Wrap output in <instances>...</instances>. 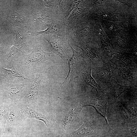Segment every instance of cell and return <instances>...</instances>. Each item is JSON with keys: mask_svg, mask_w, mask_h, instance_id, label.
Segmentation results:
<instances>
[{"mask_svg": "<svg viewBox=\"0 0 137 137\" xmlns=\"http://www.w3.org/2000/svg\"><path fill=\"white\" fill-rule=\"evenodd\" d=\"M30 82L17 84L5 82L2 90L4 100L10 105L22 104Z\"/></svg>", "mask_w": 137, "mask_h": 137, "instance_id": "1", "label": "cell"}, {"mask_svg": "<svg viewBox=\"0 0 137 137\" xmlns=\"http://www.w3.org/2000/svg\"><path fill=\"white\" fill-rule=\"evenodd\" d=\"M108 100L107 95L106 93H104L98 98L84 100L81 101V102L83 108L88 106L93 107L97 113L104 118L106 123L108 134L111 136L113 134V130L109 125L107 116Z\"/></svg>", "mask_w": 137, "mask_h": 137, "instance_id": "2", "label": "cell"}, {"mask_svg": "<svg viewBox=\"0 0 137 137\" xmlns=\"http://www.w3.org/2000/svg\"><path fill=\"white\" fill-rule=\"evenodd\" d=\"M44 37L48 43L52 53L60 56L64 63H67L70 57L68 55L67 50L70 44L66 37L54 36L49 34Z\"/></svg>", "mask_w": 137, "mask_h": 137, "instance_id": "3", "label": "cell"}, {"mask_svg": "<svg viewBox=\"0 0 137 137\" xmlns=\"http://www.w3.org/2000/svg\"><path fill=\"white\" fill-rule=\"evenodd\" d=\"M98 125L97 120L93 118L85 121L78 129L69 133L66 137H85L93 135H107V130Z\"/></svg>", "mask_w": 137, "mask_h": 137, "instance_id": "4", "label": "cell"}, {"mask_svg": "<svg viewBox=\"0 0 137 137\" xmlns=\"http://www.w3.org/2000/svg\"><path fill=\"white\" fill-rule=\"evenodd\" d=\"M54 55L52 52H45L40 46L38 45L22 61V65L27 68H34L40 65L45 61L50 59Z\"/></svg>", "mask_w": 137, "mask_h": 137, "instance_id": "5", "label": "cell"}, {"mask_svg": "<svg viewBox=\"0 0 137 137\" xmlns=\"http://www.w3.org/2000/svg\"><path fill=\"white\" fill-rule=\"evenodd\" d=\"M115 68L110 62L105 63L101 67H92L95 71L100 86L104 90L111 85L112 80L114 77Z\"/></svg>", "mask_w": 137, "mask_h": 137, "instance_id": "6", "label": "cell"}, {"mask_svg": "<svg viewBox=\"0 0 137 137\" xmlns=\"http://www.w3.org/2000/svg\"><path fill=\"white\" fill-rule=\"evenodd\" d=\"M67 24V20L54 19L51 21L50 24H45L47 27L45 30L33 32L32 34L34 36L42 35L44 36L48 34H54L59 36H66V29Z\"/></svg>", "mask_w": 137, "mask_h": 137, "instance_id": "7", "label": "cell"}, {"mask_svg": "<svg viewBox=\"0 0 137 137\" xmlns=\"http://www.w3.org/2000/svg\"><path fill=\"white\" fill-rule=\"evenodd\" d=\"M42 80V75L38 73L35 78L30 83L22 104H36L37 103L38 93Z\"/></svg>", "mask_w": 137, "mask_h": 137, "instance_id": "8", "label": "cell"}, {"mask_svg": "<svg viewBox=\"0 0 137 137\" xmlns=\"http://www.w3.org/2000/svg\"><path fill=\"white\" fill-rule=\"evenodd\" d=\"M114 78L117 82L124 81V84L132 86L136 85V68L133 67H115Z\"/></svg>", "mask_w": 137, "mask_h": 137, "instance_id": "9", "label": "cell"}, {"mask_svg": "<svg viewBox=\"0 0 137 137\" xmlns=\"http://www.w3.org/2000/svg\"><path fill=\"white\" fill-rule=\"evenodd\" d=\"M92 67L91 63L90 62L89 64L82 66V68L79 69L76 74V77L80 78L89 87L95 90L98 94L106 93L92 76Z\"/></svg>", "mask_w": 137, "mask_h": 137, "instance_id": "10", "label": "cell"}, {"mask_svg": "<svg viewBox=\"0 0 137 137\" xmlns=\"http://www.w3.org/2000/svg\"><path fill=\"white\" fill-rule=\"evenodd\" d=\"M73 52V54L71 57H70L68 62L69 66V70L67 77L65 78L62 84V86L69 82L73 80L74 76L78 71L81 67L80 64L82 57V54L80 52L75 50L70 45Z\"/></svg>", "mask_w": 137, "mask_h": 137, "instance_id": "11", "label": "cell"}, {"mask_svg": "<svg viewBox=\"0 0 137 137\" xmlns=\"http://www.w3.org/2000/svg\"><path fill=\"white\" fill-rule=\"evenodd\" d=\"M130 86L121 84L113 78L111 85L105 90L108 97V106L116 103L118 97L126 91L128 90Z\"/></svg>", "mask_w": 137, "mask_h": 137, "instance_id": "12", "label": "cell"}, {"mask_svg": "<svg viewBox=\"0 0 137 137\" xmlns=\"http://www.w3.org/2000/svg\"><path fill=\"white\" fill-rule=\"evenodd\" d=\"M0 76L6 78L9 83L21 84L31 82L32 79H29L22 75L14 67L8 69L0 66Z\"/></svg>", "mask_w": 137, "mask_h": 137, "instance_id": "13", "label": "cell"}, {"mask_svg": "<svg viewBox=\"0 0 137 137\" xmlns=\"http://www.w3.org/2000/svg\"><path fill=\"white\" fill-rule=\"evenodd\" d=\"M108 109L110 114L114 115V118L119 123L121 126L129 124L133 119L129 116L126 110L120 103L117 102L114 105L108 106Z\"/></svg>", "mask_w": 137, "mask_h": 137, "instance_id": "14", "label": "cell"}, {"mask_svg": "<svg viewBox=\"0 0 137 137\" xmlns=\"http://www.w3.org/2000/svg\"><path fill=\"white\" fill-rule=\"evenodd\" d=\"M81 2L80 0H61L55 11L58 19L67 20L72 11Z\"/></svg>", "mask_w": 137, "mask_h": 137, "instance_id": "15", "label": "cell"}, {"mask_svg": "<svg viewBox=\"0 0 137 137\" xmlns=\"http://www.w3.org/2000/svg\"><path fill=\"white\" fill-rule=\"evenodd\" d=\"M20 112L24 118H32L43 122L47 128L50 125V121L49 118L39 113L36 110L28 108L27 105L19 104L17 105Z\"/></svg>", "mask_w": 137, "mask_h": 137, "instance_id": "16", "label": "cell"}, {"mask_svg": "<svg viewBox=\"0 0 137 137\" xmlns=\"http://www.w3.org/2000/svg\"><path fill=\"white\" fill-rule=\"evenodd\" d=\"M31 19L32 23L37 25L45 24L48 21L58 19L55 11L48 8H45L41 11L32 15Z\"/></svg>", "mask_w": 137, "mask_h": 137, "instance_id": "17", "label": "cell"}, {"mask_svg": "<svg viewBox=\"0 0 137 137\" xmlns=\"http://www.w3.org/2000/svg\"><path fill=\"white\" fill-rule=\"evenodd\" d=\"M25 119L21 114L17 105H10L6 127L18 126L21 125Z\"/></svg>", "mask_w": 137, "mask_h": 137, "instance_id": "18", "label": "cell"}, {"mask_svg": "<svg viewBox=\"0 0 137 137\" xmlns=\"http://www.w3.org/2000/svg\"><path fill=\"white\" fill-rule=\"evenodd\" d=\"M115 130H113L112 137L118 136L122 137L131 135L137 136V124H125L118 126Z\"/></svg>", "mask_w": 137, "mask_h": 137, "instance_id": "19", "label": "cell"}, {"mask_svg": "<svg viewBox=\"0 0 137 137\" xmlns=\"http://www.w3.org/2000/svg\"><path fill=\"white\" fill-rule=\"evenodd\" d=\"M13 35V46L22 51L25 50L27 44L22 28L14 26Z\"/></svg>", "mask_w": 137, "mask_h": 137, "instance_id": "20", "label": "cell"}, {"mask_svg": "<svg viewBox=\"0 0 137 137\" xmlns=\"http://www.w3.org/2000/svg\"><path fill=\"white\" fill-rule=\"evenodd\" d=\"M83 108L81 101L76 102L72 106L65 116L63 123L65 128L68 126L77 117Z\"/></svg>", "mask_w": 137, "mask_h": 137, "instance_id": "21", "label": "cell"}, {"mask_svg": "<svg viewBox=\"0 0 137 137\" xmlns=\"http://www.w3.org/2000/svg\"><path fill=\"white\" fill-rule=\"evenodd\" d=\"M8 18L11 23L15 27L22 28L28 22L26 17L19 13L14 10L10 11Z\"/></svg>", "mask_w": 137, "mask_h": 137, "instance_id": "22", "label": "cell"}, {"mask_svg": "<svg viewBox=\"0 0 137 137\" xmlns=\"http://www.w3.org/2000/svg\"><path fill=\"white\" fill-rule=\"evenodd\" d=\"M10 105L4 100L0 103V129L2 131L5 128L7 118L10 111Z\"/></svg>", "mask_w": 137, "mask_h": 137, "instance_id": "23", "label": "cell"}, {"mask_svg": "<svg viewBox=\"0 0 137 137\" xmlns=\"http://www.w3.org/2000/svg\"><path fill=\"white\" fill-rule=\"evenodd\" d=\"M22 51L15 46H13L8 50L4 57L7 63H11L12 62L21 58L22 56Z\"/></svg>", "mask_w": 137, "mask_h": 137, "instance_id": "24", "label": "cell"}, {"mask_svg": "<svg viewBox=\"0 0 137 137\" xmlns=\"http://www.w3.org/2000/svg\"><path fill=\"white\" fill-rule=\"evenodd\" d=\"M127 112L134 118L137 119V102L128 101L120 103Z\"/></svg>", "mask_w": 137, "mask_h": 137, "instance_id": "25", "label": "cell"}, {"mask_svg": "<svg viewBox=\"0 0 137 137\" xmlns=\"http://www.w3.org/2000/svg\"><path fill=\"white\" fill-rule=\"evenodd\" d=\"M56 0H43L44 4L46 8H49L54 5Z\"/></svg>", "mask_w": 137, "mask_h": 137, "instance_id": "26", "label": "cell"}, {"mask_svg": "<svg viewBox=\"0 0 137 137\" xmlns=\"http://www.w3.org/2000/svg\"><path fill=\"white\" fill-rule=\"evenodd\" d=\"M85 137H111L108 134H107L105 136H102L99 135H93Z\"/></svg>", "mask_w": 137, "mask_h": 137, "instance_id": "27", "label": "cell"}, {"mask_svg": "<svg viewBox=\"0 0 137 137\" xmlns=\"http://www.w3.org/2000/svg\"><path fill=\"white\" fill-rule=\"evenodd\" d=\"M4 100L2 90H0V103Z\"/></svg>", "mask_w": 137, "mask_h": 137, "instance_id": "28", "label": "cell"}, {"mask_svg": "<svg viewBox=\"0 0 137 137\" xmlns=\"http://www.w3.org/2000/svg\"><path fill=\"white\" fill-rule=\"evenodd\" d=\"M4 57L3 55L1 54L0 52V62L3 60L4 59Z\"/></svg>", "mask_w": 137, "mask_h": 137, "instance_id": "29", "label": "cell"}, {"mask_svg": "<svg viewBox=\"0 0 137 137\" xmlns=\"http://www.w3.org/2000/svg\"><path fill=\"white\" fill-rule=\"evenodd\" d=\"M122 137H137V136H131V135H128V136H125Z\"/></svg>", "mask_w": 137, "mask_h": 137, "instance_id": "30", "label": "cell"}, {"mask_svg": "<svg viewBox=\"0 0 137 137\" xmlns=\"http://www.w3.org/2000/svg\"><path fill=\"white\" fill-rule=\"evenodd\" d=\"M2 131L0 129V135L1 134Z\"/></svg>", "mask_w": 137, "mask_h": 137, "instance_id": "31", "label": "cell"}]
</instances>
